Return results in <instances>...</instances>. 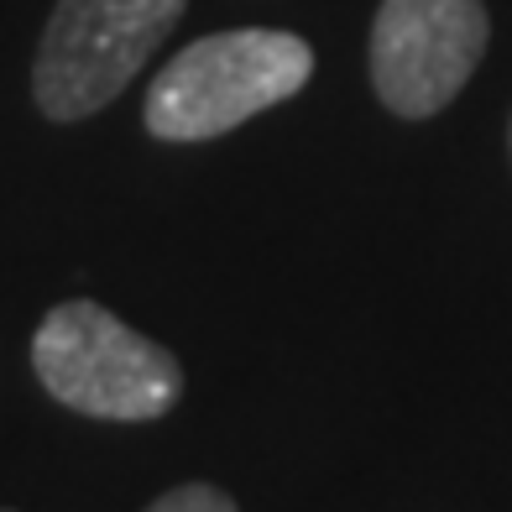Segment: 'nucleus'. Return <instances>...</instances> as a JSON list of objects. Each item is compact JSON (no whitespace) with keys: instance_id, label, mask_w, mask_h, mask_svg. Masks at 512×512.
Returning <instances> with one entry per match:
<instances>
[{"instance_id":"f257e3e1","label":"nucleus","mask_w":512,"mask_h":512,"mask_svg":"<svg viewBox=\"0 0 512 512\" xmlns=\"http://www.w3.org/2000/svg\"><path fill=\"white\" fill-rule=\"evenodd\" d=\"M314 79V48L298 32L236 27L189 42L157 68L142 121L157 142H215L251 115L293 100Z\"/></svg>"},{"instance_id":"f03ea898","label":"nucleus","mask_w":512,"mask_h":512,"mask_svg":"<svg viewBox=\"0 0 512 512\" xmlns=\"http://www.w3.org/2000/svg\"><path fill=\"white\" fill-rule=\"evenodd\" d=\"M32 371L53 403L110 424H152L183 392V366L168 345L136 335L95 298H68L42 314Z\"/></svg>"},{"instance_id":"7ed1b4c3","label":"nucleus","mask_w":512,"mask_h":512,"mask_svg":"<svg viewBox=\"0 0 512 512\" xmlns=\"http://www.w3.org/2000/svg\"><path fill=\"white\" fill-rule=\"evenodd\" d=\"M189 0H58L32 58V100L53 126L100 115L168 42Z\"/></svg>"},{"instance_id":"20e7f679","label":"nucleus","mask_w":512,"mask_h":512,"mask_svg":"<svg viewBox=\"0 0 512 512\" xmlns=\"http://www.w3.org/2000/svg\"><path fill=\"white\" fill-rule=\"evenodd\" d=\"M492 37L481 0H382L371 21V84L403 121H429L476 74Z\"/></svg>"},{"instance_id":"39448f33","label":"nucleus","mask_w":512,"mask_h":512,"mask_svg":"<svg viewBox=\"0 0 512 512\" xmlns=\"http://www.w3.org/2000/svg\"><path fill=\"white\" fill-rule=\"evenodd\" d=\"M147 512H241V507L209 481H183V486H173V492H162Z\"/></svg>"},{"instance_id":"423d86ee","label":"nucleus","mask_w":512,"mask_h":512,"mask_svg":"<svg viewBox=\"0 0 512 512\" xmlns=\"http://www.w3.org/2000/svg\"><path fill=\"white\" fill-rule=\"evenodd\" d=\"M507 142H512V131H507Z\"/></svg>"},{"instance_id":"0eeeda50","label":"nucleus","mask_w":512,"mask_h":512,"mask_svg":"<svg viewBox=\"0 0 512 512\" xmlns=\"http://www.w3.org/2000/svg\"><path fill=\"white\" fill-rule=\"evenodd\" d=\"M0 512H6V507H0Z\"/></svg>"}]
</instances>
